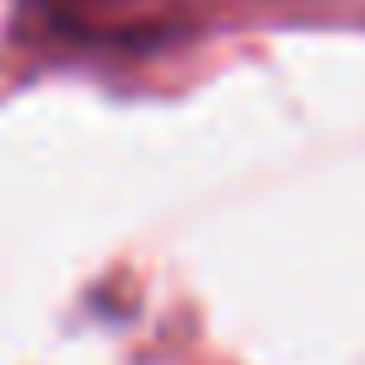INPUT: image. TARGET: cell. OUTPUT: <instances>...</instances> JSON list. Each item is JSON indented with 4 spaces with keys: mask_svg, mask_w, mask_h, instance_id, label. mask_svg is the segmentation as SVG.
Masks as SVG:
<instances>
[{
    "mask_svg": "<svg viewBox=\"0 0 365 365\" xmlns=\"http://www.w3.org/2000/svg\"><path fill=\"white\" fill-rule=\"evenodd\" d=\"M48 33L76 38V43H103V48H129L161 38L178 11L172 0H33Z\"/></svg>",
    "mask_w": 365,
    "mask_h": 365,
    "instance_id": "obj_1",
    "label": "cell"
}]
</instances>
